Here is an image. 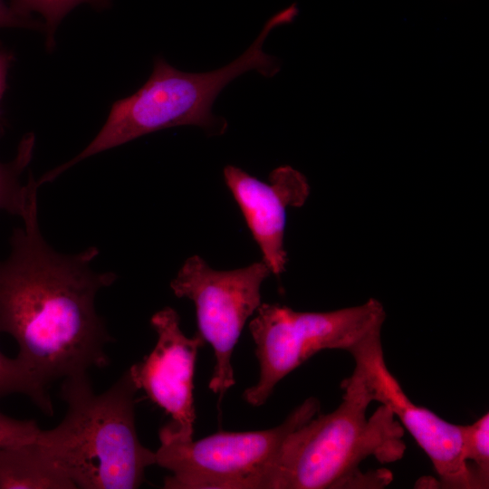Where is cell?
<instances>
[{
    "instance_id": "cell-2",
    "label": "cell",
    "mask_w": 489,
    "mask_h": 489,
    "mask_svg": "<svg viewBox=\"0 0 489 489\" xmlns=\"http://www.w3.org/2000/svg\"><path fill=\"white\" fill-rule=\"evenodd\" d=\"M340 387L333 411L314 416L286 437L261 489H379L392 482L388 469L362 472L360 465L369 457L379 464L400 460L405 429L384 405L368 417L372 400L354 374Z\"/></svg>"
},
{
    "instance_id": "cell-16",
    "label": "cell",
    "mask_w": 489,
    "mask_h": 489,
    "mask_svg": "<svg viewBox=\"0 0 489 489\" xmlns=\"http://www.w3.org/2000/svg\"><path fill=\"white\" fill-rule=\"evenodd\" d=\"M3 397L0 393V398ZM40 430L34 419H16L0 411V447L33 442Z\"/></svg>"
},
{
    "instance_id": "cell-14",
    "label": "cell",
    "mask_w": 489,
    "mask_h": 489,
    "mask_svg": "<svg viewBox=\"0 0 489 489\" xmlns=\"http://www.w3.org/2000/svg\"><path fill=\"white\" fill-rule=\"evenodd\" d=\"M462 451L471 471L475 489L489 487V413L464 425Z\"/></svg>"
},
{
    "instance_id": "cell-8",
    "label": "cell",
    "mask_w": 489,
    "mask_h": 489,
    "mask_svg": "<svg viewBox=\"0 0 489 489\" xmlns=\"http://www.w3.org/2000/svg\"><path fill=\"white\" fill-rule=\"evenodd\" d=\"M352 374L365 386L372 402L386 406L429 457L437 478L423 485L444 489H475L462 451L464 425L453 424L426 407L415 404L388 368L381 330L348 350Z\"/></svg>"
},
{
    "instance_id": "cell-6",
    "label": "cell",
    "mask_w": 489,
    "mask_h": 489,
    "mask_svg": "<svg viewBox=\"0 0 489 489\" xmlns=\"http://www.w3.org/2000/svg\"><path fill=\"white\" fill-rule=\"evenodd\" d=\"M307 398L279 426L260 431H221L199 440L182 441L159 432L156 465L171 475L166 489H261L286 437L320 411Z\"/></svg>"
},
{
    "instance_id": "cell-1",
    "label": "cell",
    "mask_w": 489,
    "mask_h": 489,
    "mask_svg": "<svg viewBox=\"0 0 489 489\" xmlns=\"http://www.w3.org/2000/svg\"><path fill=\"white\" fill-rule=\"evenodd\" d=\"M14 230L11 253L0 261V333L17 342L16 358L44 387L110 363L113 340L95 309L98 292L117 279L91 268L99 250H53L42 235L37 192Z\"/></svg>"
},
{
    "instance_id": "cell-15",
    "label": "cell",
    "mask_w": 489,
    "mask_h": 489,
    "mask_svg": "<svg viewBox=\"0 0 489 489\" xmlns=\"http://www.w3.org/2000/svg\"><path fill=\"white\" fill-rule=\"evenodd\" d=\"M84 3L104 8L110 0H11L10 5L23 16L31 17V13H38L43 17L46 48L51 50L54 46V34L61 21L75 6Z\"/></svg>"
},
{
    "instance_id": "cell-5",
    "label": "cell",
    "mask_w": 489,
    "mask_h": 489,
    "mask_svg": "<svg viewBox=\"0 0 489 489\" xmlns=\"http://www.w3.org/2000/svg\"><path fill=\"white\" fill-rule=\"evenodd\" d=\"M249 323L259 363V379L246 388L251 406L265 403L285 376L324 350L348 352L370 333L382 329L386 312L370 298L360 305L328 312H299L273 303H261Z\"/></svg>"
},
{
    "instance_id": "cell-13",
    "label": "cell",
    "mask_w": 489,
    "mask_h": 489,
    "mask_svg": "<svg viewBox=\"0 0 489 489\" xmlns=\"http://www.w3.org/2000/svg\"><path fill=\"white\" fill-rule=\"evenodd\" d=\"M0 393L4 396L20 393L27 396L47 416L53 408L47 388L43 386L15 357H6L0 351Z\"/></svg>"
},
{
    "instance_id": "cell-9",
    "label": "cell",
    "mask_w": 489,
    "mask_h": 489,
    "mask_svg": "<svg viewBox=\"0 0 489 489\" xmlns=\"http://www.w3.org/2000/svg\"><path fill=\"white\" fill-rule=\"evenodd\" d=\"M150 324L158 336L156 345L129 371L138 389L171 417L172 421L159 432L178 440H192L196 420L195 365L198 350L206 340L199 332L186 336L180 318L171 307L154 313Z\"/></svg>"
},
{
    "instance_id": "cell-3",
    "label": "cell",
    "mask_w": 489,
    "mask_h": 489,
    "mask_svg": "<svg viewBox=\"0 0 489 489\" xmlns=\"http://www.w3.org/2000/svg\"><path fill=\"white\" fill-rule=\"evenodd\" d=\"M138 388L129 369L107 390L96 394L88 373L63 379L65 417L55 427L40 430L41 451L81 489H134L155 452L139 441L135 420Z\"/></svg>"
},
{
    "instance_id": "cell-4",
    "label": "cell",
    "mask_w": 489,
    "mask_h": 489,
    "mask_svg": "<svg viewBox=\"0 0 489 489\" xmlns=\"http://www.w3.org/2000/svg\"><path fill=\"white\" fill-rule=\"evenodd\" d=\"M290 23L291 14L287 10L277 13L266 22L243 54L214 71L182 72L161 56L156 57L152 73L142 87L115 101L106 122L89 145L68 162L45 173L38 180L39 185L54 180L89 157L157 130L194 125L222 134L227 123L212 113L217 95L233 80L250 71L267 78L273 77L281 69L280 62L264 53L263 44L272 30Z\"/></svg>"
},
{
    "instance_id": "cell-17",
    "label": "cell",
    "mask_w": 489,
    "mask_h": 489,
    "mask_svg": "<svg viewBox=\"0 0 489 489\" xmlns=\"http://www.w3.org/2000/svg\"><path fill=\"white\" fill-rule=\"evenodd\" d=\"M41 26L31 17H25L16 13L12 6L6 5L4 0H0V27H30L37 28Z\"/></svg>"
},
{
    "instance_id": "cell-18",
    "label": "cell",
    "mask_w": 489,
    "mask_h": 489,
    "mask_svg": "<svg viewBox=\"0 0 489 489\" xmlns=\"http://www.w3.org/2000/svg\"><path fill=\"white\" fill-rule=\"evenodd\" d=\"M13 61V55L4 50H0V100L5 89V79L8 68ZM1 111H0V132L2 130L1 123Z\"/></svg>"
},
{
    "instance_id": "cell-10",
    "label": "cell",
    "mask_w": 489,
    "mask_h": 489,
    "mask_svg": "<svg viewBox=\"0 0 489 489\" xmlns=\"http://www.w3.org/2000/svg\"><path fill=\"white\" fill-rule=\"evenodd\" d=\"M223 177L262 253V261L271 273L280 276L287 262L283 242L286 211L307 200V178L289 165L274 168L266 183L233 165L224 168Z\"/></svg>"
},
{
    "instance_id": "cell-7",
    "label": "cell",
    "mask_w": 489,
    "mask_h": 489,
    "mask_svg": "<svg viewBox=\"0 0 489 489\" xmlns=\"http://www.w3.org/2000/svg\"><path fill=\"white\" fill-rule=\"evenodd\" d=\"M271 271L263 262L238 269L211 268L199 255L188 257L170 283L173 293L196 307L198 332L214 350L208 388L221 399L235 385L232 354L246 321L261 305V287Z\"/></svg>"
},
{
    "instance_id": "cell-12",
    "label": "cell",
    "mask_w": 489,
    "mask_h": 489,
    "mask_svg": "<svg viewBox=\"0 0 489 489\" xmlns=\"http://www.w3.org/2000/svg\"><path fill=\"white\" fill-rule=\"evenodd\" d=\"M34 147V136L28 134L21 140L14 158L7 163L0 162V209L20 217L40 187L32 174L26 185L21 182L22 173L32 159Z\"/></svg>"
},
{
    "instance_id": "cell-11",
    "label": "cell",
    "mask_w": 489,
    "mask_h": 489,
    "mask_svg": "<svg viewBox=\"0 0 489 489\" xmlns=\"http://www.w3.org/2000/svg\"><path fill=\"white\" fill-rule=\"evenodd\" d=\"M75 489L71 479L41 451L35 440L0 447V489Z\"/></svg>"
}]
</instances>
